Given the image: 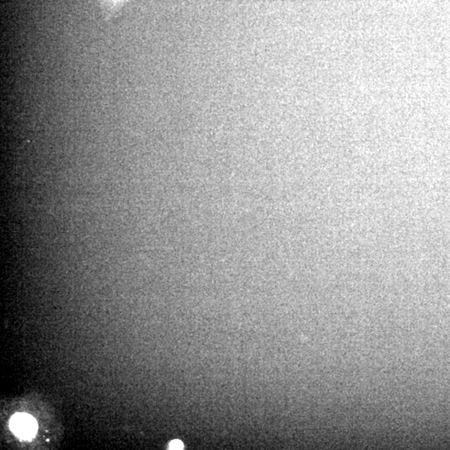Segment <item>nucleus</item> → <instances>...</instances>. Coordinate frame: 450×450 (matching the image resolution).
<instances>
[{"instance_id":"nucleus-1","label":"nucleus","mask_w":450,"mask_h":450,"mask_svg":"<svg viewBox=\"0 0 450 450\" xmlns=\"http://www.w3.org/2000/svg\"><path fill=\"white\" fill-rule=\"evenodd\" d=\"M11 430L21 439L29 440L37 431V422L27 414H16L10 420Z\"/></svg>"},{"instance_id":"nucleus-2","label":"nucleus","mask_w":450,"mask_h":450,"mask_svg":"<svg viewBox=\"0 0 450 450\" xmlns=\"http://www.w3.org/2000/svg\"><path fill=\"white\" fill-rule=\"evenodd\" d=\"M170 450H183V443L179 441V440H173V441L170 443Z\"/></svg>"}]
</instances>
